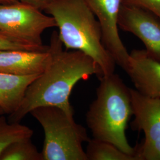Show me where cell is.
<instances>
[{
	"instance_id": "cell-1",
	"label": "cell",
	"mask_w": 160,
	"mask_h": 160,
	"mask_svg": "<svg viewBox=\"0 0 160 160\" xmlns=\"http://www.w3.org/2000/svg\"><path fill=\"white\" fill-rule=\"evenodd\" d=\"M49 50L51 58L46 68L28 86L18 108L10 114L9 122L20 123L33 109L40 106H56L74 116L69 97L80 80L92 75L102 77L96 62L79 51L63 50L58 33H52Z\"/></svg>"
},
{
	"instance_id": "cell-2",
	"label": "cell",
	"mask_w": 160,
	"mask_h": 160,
	"mask_svg": "<svg viewBox=\"0 0 160 160\" xmlns=\"http://www.w3.org/2000/svg\"><path fill=\"white\" fill-rule=\"evenodd\" d=\"M45 12L55 20L67 50L79 51L92 58L102 77L114 73L116 63L103 45L100 24L85 0H52Z\"/></svg>"
},
{
	"instance_id": "cell-3",
	"label": "cell",
	"mask_w": 160,
	"mask_h": 160,
	"mask_svg": "<svg viewBox=\"0 0 160 160\" xmlns=\"http://www.w3.org/2000/svg\"><path fill=\"white\" fill-rule=\"evenodd\" d=\"M99 78L96 97L86 116L92 138L112 143L124 152L135 155V148L129 144L126 136L128 122L133 116L131 88L114 72Z\"/></svg>"
},
{
	"instance_id": "cell-4",
	"label": "cell",
	"mask_w": 160,
	"mask_h": 160,
	"mask_svg": "<svg viewBox=\"0 0 160 160\" xmlns=\"http://www.w3.org/2000/svg\"><path fill=\"white\" fill-rule=\"evenodd\" d=\"M30 114L44 132L43 160H87L82 143L90 138L74 116L56 106H40Z\"/></svg>"
},
{
	"instance_id": "cell-5",
	"label": "cell",
	"mask_w": 160,
	"mask_h": 160,
	"mask_svg": "<svg viewBox=\"0 0 160 160\" xmlns=\"http://www.w3.org/2000/svg\"><path fill=\"white\" fill-rule=\"evenodd\" d=\"M52 28H57L53 18L40 10L20 1L0 4V32L12 40L46 51L49 46L43 45L42 35Z\"/></svg>"
},
{
	"instance_id": "cell-6",
	"label": "cell",
	"mask_w": 160,
	"mask_h": 160,
	"mask_svg": "<svg viewBox=\"0 0 160 160\" xmlns=\"http://www.w3.org/2000/svg\"><path fill=\"white\" fill-rule=\"evenodd\" d=\"M134 119L131 127L142 131L144 140L135 148L138 160H160V98L144 96L131 88Z\"/></svg>"
},
{
	"instance_id": "cell-7",
	"label": "cell",
	"mask_w": 160,
	"mask_h": 160,
	"mask_svg": "<svg viewBox=\"0 0 160 160\" xmlns=\"http://www.w3.org/2000/svg\"><path fill=\"white\" fill-rule=\"evenodd\" d=\"M100 24L103 45L116 63L125 70L129 53L119 34L118 18L122 0H85Z\"/></svg>"
},
{
	"instance_id": "cell-8",
	"label": "cell",
	"mask_w": 160,
	"mask_h": 160,
	"mask_svg": "<svg viewBox=\"0 0 160 160\" xmlns=\"http://www.w3.org/2000/svg\"><path fill=\"white\" fill-rule=\"evenodd\" d=\"M118 26L141 40L147 53L160 62V18L142 8L122 4Z\"/></svg>"
},
{
	"instance_id": "cell-9",
	"label": "cell",
	"mask_w": 160,
	"mask_h": 160,
	"mask_svg": "<svg viewBox=\"0 0 160 160\" xmlns=\"http://www.w3.org/2000/svg\"><path fill=\"white\" fill-rule=\"evenodd\" d=\"M125 71L138 92L148 97L160 98V62L151 57L145 49L129 53Z\"/></svg>"
},
{
	"instance_id": "cell-10",
	"label": "cell",
	"mask_w": 160,
	"mask_h": 160,
	"mask_svg": "<svg viewBox=\"0 0 160 160\" xmlns=\"http://www.w3.org/2000/svg\"><path fill=\"white\" fill-rule=\"evenodd\" d=\"M51 58L46 51L24 50L0 51V72L18 76L39 75L46 68Z\"/></svg>"
},
{
	"instance_id": "cell-11",
	"label": "cell",
	"mask_w": 160,
	"mask_h": 160,
	"mask_svg": "<svg viewBox=\"0 0 160 160\" xmlns=\"http://www.w3.org/2000/svg\"><path fill=\"white\" fill-rule=\"evenodd\" d=\"M39 75L18 76L0 72V108L4 114H12L18 108L28 86Z\"/></svg>"
},
{
	"instance_id": "cell-12",
	"label": "cell",
	"mask_w": 160,
	"mask_h": 160,
	"mask_svg": "<svg viewBox=\"0 0 160 160\" xmlns=\"http://www.w3.org/2000/svg\"><path fill=\"white\" fill-rule=\"evenodd\" d=\"M87 142V160H138L135 155L125 153L108 142L92 138Z\"/></svg>"
},
{
	"instance_id": "cell-13",
	"label": "cell",
	"mask_w": 160,
	"mask_h": 160,
	"mask_svg": "<svg viewBox=\"0 0 160 160\" xmlns=\"http://www.w3.org/2000/svg\"><path fill=\"white\" fill-rule=\"evenodd\" d=\"M33 130L20 123L10 122L3 114L0 115V156L11 143L25 139L32 138Z\"/></svg>"
},
{
	"instance_id": "cell-14",
	"label": "cell",
	"mask_w": 160,
	"mask_h": 160,
	"mask_svg": "<svg viewBox=\"0 0 160 160\" xmlns=\"http://www.w3.org/2000/svg\"><path fill=\"white\" fill-rule=\"evenodd\" d=\"M25 139L11 143L0 156V160H43L42 152L32 141Z\"/></svg>"
},
{
	"instance_id": "cell-15",
	"label": "cell",
	"mask_w": 160,
	"mask_h": 160,
	"mask_svg": "<svg viewBox=\"0 0 160 160\" xmlns=\"http://www.w3.org/2000/svg\"><path fill=\"white\" fill-rule=\"evenodd\" d=\"M122 4L142 8L160 18V0H122Z\"/></svg>"
},
{
	"instance_id": "cell-16",
	"label": "cell",
	"mask_w": 160,
	"mask_h": 160,
	"mask_svg": "<svg viewBox=\"0 0 160 160\" xmlns=\"http://www.w3.org/2000/svg\"><path fill=\"white\" fill-rule=\"evenodd\" d=\"M1 50H24L30 51H38L30 47L15 40L0 32V51Z\"/></svg>"
},
{
	"instance_id": "cell-17",
	"label": "cell",
	"mask_w": 160,
	"mask_h": 160,
	"mask_svg": "<svg viewBox=\"0 0 160 160\" xmlns=\"http://www.w3.org/2000/svg\"><path fill=\"white\" fill-rule=\"evenodd\" d=\"M20 2L32 6L41 11H45L52 0H18Z\"/></svg>"
},
{
	"instance_id": "cell-18",
	"label": "cell",
	"mask_w": 160,
	"mask_h": 160,
	"mask_svg": "<svg viewBox=\"0 0 160 160\" xmlns=\"http://www.w3.org/2000/svg\"><path fill=\"white\" fill-rule=\"evenodd\" d=\"M19 2L18 0H0V4H12Z\"/></svg>"
},
{
	"instance_id": "cell-19",
	"label": "cell",
	"mask_w": 160,
	"mask_h": 160,
	"mask_svg": "<svg viewBox=\"0 0 160 160\" xmlns=\"http://www.w3.org/2000/svg\"><path fill=\"white\" fill-rule=\"evenodd\" d=\"M4 114V112L2 111V110L0 108V115H2V114Z\"/></svg>"
}]
</instances>
